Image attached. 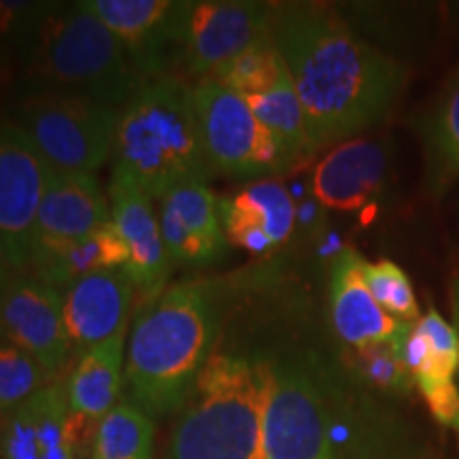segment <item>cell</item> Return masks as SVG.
<instances>
[{"label": "cell", "mask_w": 459, "mask_h": 459, "mask_svg": "<svg viewBox=\"0 0 459 459\" xmlns=\"http://www.w3.org/2000/svg\"><path fill=\"white\" fill-rule=\"evenodd\" d=\"M73 459H96L94 453H77V455H73Z\"/></svg>", "instance_id": "obj_33"}, {"label": "cell", "mask_w": 459, "mask_h": 459, "mask_svg": "<svg viewBox=\"0 0 459 459\" xmlns=\"http://www.w3.org/2000/svg\"><path fill=\"white\" fill-rule=\"evenodd\" d=\"M134 283L124 268L74 281L65 291V328L71 351L85 353L128 328Z\"/></svg>", "instance_id": "obj_15"}, {"label": "cell", "mask_w": 459, "mask_h": 459, "mask_svg": "<svg viewBox=\"0 0 459 459\" xmlns=\"http://www.w3.org/2000/svg\"><path fill=\"white\" fill-rule=\"evenodd\" d=\"M0 459H73L66 385L54 381L4 415Z\"/></svg>", "instance_id": "obj_19"}, {"label": "cell", "mask_w": 459, "mask_h": 459, "mask_svg": "<svg viewBox=\"0 0 459 459\" xmlns=\"http://www.w3.org/2000/svg\"><path fill=\"white\" fill-rule=\"evenodd\" d=\"M285 73L287 66L271 32L251 45L249 49H245L243 54L221 65L209 79L247 100L271 90Z\"/></svg>", "instance_id": "obj_26"}, {"label": "cell", "mask_w": 459, "mask_h": 459, "mask_svg": "<svg viewBox=\"0 0 459 459\" xmlns=\"http://www.w3.org/2000/svg\"><path fill=\"white\" fill-rule=\"evenodd\" d=\"M262 459H338L328 404L300 370L271 368Z\"/></svg>", "instance_id": "obj_9"}, {"label": "cell", "mask_w": 459, "mask_h": 459, "mask_svg": "<svg viewBox=\"0 0 459 459\" xmlns=\"http://www.w3.org/2000/svg\"><path fill=\"white\" fill-rule=\"evenodd\" d=\"M220 220L228 245L268 254L294 232L296 206L283 183L260 179L220 200Z\"/></svg>", "instance_id": "obj_16"}, {"label": "cell", "mask_w": 459, "mask_h": 459, "mask_svg": "<svg viewBox=\"0 0 459 459\" xmlns=\"http://www.w3.org/2000/svg\"><path fill=\"white\" fill-rule=\"evenodd\" d=\"M51 166L15 122H0V262L28 274Z\"/></svg>", "instance_id": "obj_8"}, {"label": "cell", "mask_w": 459, "mask_h": 459, "mask_svg": "<svg viewBox=\"0 0 459 459\" xmlns=\"http://www.w3.org/2000/svg\"><path fill=\"white\" fill-rule=\"evenodd\" d=\"M277 4L249 0L186 3L183 65L189 77L209 79L217 68L273 32Z\"/></svg>", "instance_id": "obj_10"}, {"label": "cell", "mask_w": 459, "mask_h": 459, "mask_svg": "<svg viewBox=\"0 0 459 459\" xmlns=\"http://www.w3.org/2000/svg\"><path fill=\"white\" fill-rule=\"evenodd\" d=\"M3 423H4V412H3V406H0V434H3Z\"/></svg>", "instance_id": "obj_34"}, {"label": "cell", "mask_w": 459, "mask_h": 459, "mask_svg": "<svg viewBox=\"0 0 459 459\" xmlns=\"http://www.w3.org/2000/svg\"><path fill=\"white\" fill-rule=\"evenodd\" d=\"M51 383L54 378L30 353L0 338V406L4 415Z\"/></svg>", "instance_id": "obj_27"}, {"label": "cell", "mask_w": 459, "mask_h": 459, "mask_svg": "<svg viewBox=\"0 0 459 459\" xmlns=\"http://www.w3.org/2000/svg\"><path fill=\"white\" fill-rule=\"evenodd\" d=\"M364 279L378 307L402 324H415L421 319L411 279L392 260L364 264Z\"/></svg>", "instance_id": "obj_28"}, {"label": "cell", "mask_w": 459, "mask_h": 459, "mask_svg": "<svg viewBox=\"0 0 459 459\" xmlns=\"http://www.w3.org/2000/svg\"><path fill=\"white\" fill-rule=\"evenodd\" d=\"M428 179L443 196L459 179V73L451 79L423 124Z\"/></svg>", "instance_id": "obj_24"}, {"label": "cell", "mask_w": 459, "mask_h": 459, "mask_svg": "<svg viewBox=\"0 0 459 459\" xmlns=\"http://www.w3.org/2000/svg\"><path fill=\"white\" fill-rule=\"evenodd\" d=\"M247 105L264 124V128L271 130V134L279 141L291 166L313 156L315 149L308 136L307 115L290 73H285L271 90L247 99Z\"/></svg>", "instance_id": "obj_23"}, {"label": "cell", "mask_w": 459, "mask_h": 459, "mask_svg": "<svg viewBox=\"0 0 459 459\" xmlns=\"http://www.w3.org/2000/svg\"><path fill=\"white\" fill-rule=\"evenodd\" d=\"M108 221L111 206L94 175L51 170L34 230L32 254L88 237Z\"/></svg>", "instance_id": "obj_17"}, {"label": "cell", "mask_w": 459, "mask_h": 459, "mask_svg": "<svg viewBox=\"0 0 459 459\" xmlns=\"http://www.w3.org/2000/svg\"><path fill=\"white\" fill-rule=\"evenodd\" d=\"M160 230L172 266H211L226 255L220 200L206 183H187L160 200Z\"/></svg>", "instance_id": "obj_14"}, {"label": "cell", "mask_w": 459, "mask_h": 459, "mask_svg": "<svg viewBox=\"0 0 459 459\" xmlns=\"http://www.w3.org/2000/svg\"><path fill=\"white\" fill-rule=\"evenodd\" d=\"M457 432H459V428H457Z\"/></svg>", "instance_id": "obj_35"}, {"label": "cell", "mask_w": 459, "mask_h": 459, "mask_svg": "<svg viewBox=\"0 0 459 459\" xmlns=\"http://www.w3.org/2000/svg\"><path fill=\"white\" fill-rule=\"evenodd\" d=\"M9 39L32 91L122 108L143 82L124 45L85 3H26Z\"/></svg>", "instance_id": "obj_3"}, {"label": "cell", "mask_w": 459, "mask_h": 459, "mask_svg": "<svg viewBox=\"0 0 459 459\" xmlns=\"http://www.w3.org/2000/svg\"><path fill=\"white\" fill-rule=\"evenodd\" d=\"M389 166L385 141L355 139L332 149L313 172V196L325 209L358 211L381 192Z\"/></svg>", "instance_id": "obj_18"}, {"label": "cell", "mask_w": 459, "mask_h": 459, "mask_svg": "<svg viewBox=\"0 0 459 459\" xmlns=\"http://www.w3.org/2000/svg\"><path fill=\"white\" fill-rule=\"evenodd\" d=\"M271 366L213 355L181 409L169 459H262Z\"/></svg>", "instance_id": "obj_5"}, {"label": "cell", "mask_w": 459, "mask_h": 459, "mask_svg": "<svg viewBox=\"0 0 459 459\" xmlns=\"http://www.w3.org/2000/svg\"><path fill=\"white\" fill-rule=\"evenodd\" d=\"M9 274H11V271H9V268H7V266H4V264H3V262H0V287H3V285H4V281H7V277H9Z\"/></svg>", "instance_id": "obj_31"}, {"label": "cell", "mask_w": 459, "mask_h": 459, "mask_svg": "<svg viewBox=\"0 0 459 459\" xmlns=\"http://www.w3.org/2000/svg\"><path fill=\"white\" fill-rule=\"evenodd\" d=\"M453 313H455V324H457V336H459V279L453 285Z\"/></svg>", "instance_id": "obj_30"}, {"label": "cell", "mask_w": 459, "mask_h": 459, "mask_svg": "<svg viewBox=\"0 0 459 459\" xmlns=\"http://www.w3.org/2000/svg\"><path fill=\"white\" fill-rule=\"evenodd\" d=\"M126 264L128 249L115 223L108 221L79 240L37 249L32 254L28 274L56 290L66 291L74 281L100 271L124 268Z\"/></svg>", "instance_id": "obj_21"}, {"label": "cell", "mask_w": 459, "mask_h": 459, "mask_svg": "<svg viewBox=\"0 0 459 459\" xmlns=\"http://www.w3.org/2000/svg\"><path fill=\"white\" fill-rule=\"evenodd\" d=\"M220 291L209 281L172 285L147 302L132 325L124 381L149 417L186 406L220 334Z\"/></svg>", "instance_id": "obj_2"}, {"label": "cell", "mask_w": 459, "mask_h": 459, "mask_svg": "<svg viewBox=\"0 0 459 459\" xmlns=\"http://www.w3.org/2000/svg\"><path fill=\"white\" fill-rule=\"evenodd\" d=\"M192 99L211 170L245 179H266L290 169L279 141L264 128L243 96L204 79L192 85Z\"/></svg>", "instance_id": "obj_7"}, {"label": "cell", "mask_w": 459, "mask_h": 459, "mask_svg": "<svg viewBox=\"0 0 459 459\" xmlns=\"http://www.w3.org/2000/svg\"><path fill=\"white\" fill-rule=\"evenodd\" d=\"M122 108L79 96L28 90L15 124L56 172L94 175L113 153Z\"/></svg>", "instance_id": "obj_6"}, {"label": "cell", "mask_w": 459, "mask_h": 459, "mask_svg": "<svg viewBox=\"0 0 459 459\" xmlns=\"http://www.w3.org/2000/svg\"><path fill=\"white\" fill-rule=\"evenodd\" d=\"M113 158V170L128 175L152 200L209 181L213 170L200 139L192 85L181 77L143 79L119 111Z\"/></svg>", "instance_id": "obj_4"}, {"label": "cell", "mask_w": 459, "mask_h": 459, "mask_svg": "<svg viewBox=\"0 0 459 459\" xmlns=\"http://www.w3.org/2000/svg\"><path fill=\"white\" fill-rule=\"evenodd\" d=\"M126 332L128 328L96 344L79 358L66 383V402L71 415L100 423V419L119 404L126 368Z\"/></svg>", "instance_id": "obj_22"}, {"label": "cell", "mask_w": 459, "mask_h": 459, "mask_svg": "<svg viewBox=\"0 0 459 459\" xmlns=\"http://www.w3.org/2000/svg\"><path fill=\"white\" fill-rule=\"evenodd\" d=\"M364 264L366 260L358 251L347 249L332 266V321L338 336L355 349L392 341L402 325V321L383 311L370 294Z\"/></svg>", "instance_id": "obj_20"}, {"label": "cell", "mask_w": 459, "mask_h": 459, "mask_svg": "<svg viewBox=\"0 0 459 459\" xmlns=\"http://www.w3.org/2000/svg\"><path fill=\"white\" fill-rule=\"evenodd\" d=\"M108 198H111V221L122 234L128 249V264L124 271L130 274L141 298H145L147 302L153 300L166 291L164 285L172 268L153 200L128 175L117 170L111 172Z\"/></svg>", "instance_id": "obj_13"}, {"label": "cell", "mask_w": 459, "mask_h": 459, "mask_svg": "<svg viewBox=\"0 0 459 459\" xmlns=\"http://www.w3.org/2000/svg\"><path fill=\"white\" fill-rule=\"evenodd\" d=\"M353 366L366 381L385 392L409 394L415 387V378L402 361L394 341L355 349Z\"/></svg>", "instance_id": "obj_29"}, {"label": "cell", "mask_w": 459, "mask_h": 459, "mask_svg": "<svg viewBox=\"0 0 459 459\" xmlns=\"http://www.w3.org/2000/svg\"><path fill=\"white\" fill-rule=\"evenodd\" d=\"M156 423L134 402H119L96 429V459H152Z\"/></svg>", "instance_id": "obj_25"}, {"label": "cell", "mask_w": 459, "mask_h": 459, "mask_svg": "<svg viewBox=\"0 0 459 459\" xmlns=\"http://www.w3.org/2000/svg\"><path fill=\"white\" fill-rule=\"evenodd\" d=\"M0 338L30 353L56 378L73 353L62 291L32 274L11 273L0 287Z\"/></svg>", "instance_id": "obj_12"}, {"label": "cell", "mask_w": 459, "mask_h": 459, "mask_svg": "<svg viewBox=\"0 0 459 459\" xmlns=\"http://www.w3.org/2000/svg\"><path fill=\"white\" fill-rule=\"evenodd\" d=\"M85 4L124 45L141 79L177 77L181 73L186 3L88 0Z\"/></svg>", "instance_id": "obj_11"}, {"label": "cell", "mask_w": 459, "mask_h": 459, "mask_svg": "<svg viewBox=\"0 0 459 459\" xmlns=\"http://www.w3.org/2000/svg\"><path fill=\"white\" fill-rule=\"evenodd\" d=\"M273 39L307 115L313 149L372 128L398 100L404 71L334 11L277 4Z\"/></svg>", "instance_id": "obj_1"}, {"label": "cell", "mask_w": 459, "mask_h": 459, "mask_svg": "<svg viewBox=\"0 0 459 459\" xmlns=\"http://www.w3.org/2000/svg\"><path fill=\"white\" fill-rule=\"evenodd\" d=\"M4 71H7V62H4L3 57H0V83L4 82Z\"/></svg>", "instance_id": "obj_32"}]
</instances>
